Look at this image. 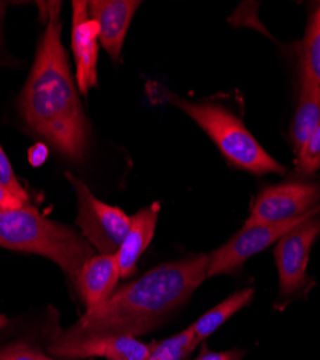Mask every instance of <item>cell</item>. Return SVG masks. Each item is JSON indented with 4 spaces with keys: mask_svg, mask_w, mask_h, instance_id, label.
Returning a JSON list of instances; mask_svg holds the SVG:
<instances>
[{
    "mask_svg": "<svg viewBox=\"0 0 320 360\" xmlns=\"http://www.w3.org/2000/svg\"><path fill=\"white\" fill-rule=\"evenodd\" d=\"M0 185H2L13 198H16L25 205H29V196L23 186L19 184V180L2 146H0Z\"/></svg>",
    "mask_w": 320,
    "mask_h": 360,
    "instance_id": "d6986e66",
    "label": "cell"
},
{
    "mask_svg": "<svg viewBox=\"0 0 320 360\" xmlns=\"http://www.w3.org/2000/svg\"><path fill=\"white\" fill-rule=\"evenodd\" d=\"M320 122V84L314 78L312 70L302 58V70H300V93L296 114L293 118L292 137L293 147L299 152L303 143L316 129Z\"/></svg>",
    "mask_w": 320,
    "mask_h": 360,
    "instance_id": "5bb4252c",
    "label": "cell"
},
{
    "mask_svg": "<svg viewBox=\"0 0 320 360\" xmlns=\"http://www.w3.org/2000/svg\"><path fill=\"white\" fill-rule=\"evenodd\" d=\"M320 205V185L302 180H290L261 192L245 222L250 225L281 224L296 219Z\"/></svg>",
    "mask_w": 320,
    "mask_h": 360,
    "instance_id": "52a82bcc",
    "label": "cell"
},
{
    "mask_svg": "<svg viewBox=\"0 0 320 360\" xmlns=\"http://www.w3.org/2000/svg\"><path fill=\"white\" fill-rule=\"evenodd\" d=\"M320 212V205L310 212L281 224L269 225H244L240 232L232 236L226 244L208 254V278L222 274H232L251 257L267 250L279 243L288 231L306 221L307 218Z\"/></svg>",
    "mask_w": 320,
    "mask_h": 360,
    "instance_id": "8992f818",
    "label": "cell"
},
{
    "mask_svg": "<svg viewBox=\"0 0 320 360\" xmlns=\"http://www.w3.org/2000/svg\"><path fill=\"white\" fill-rule=\"evenodd\" d=\"M254 298V290L245 288L241 291H237L224 302L208 310L205 314H202L193 324V335L198 342V345L203 340H207L214 332L236 313H238L241 309L247 307Z\"/></svg>",
    "mask_w": 320,
    "mask_h": 360,
    "instance_id": "9a60e30c",
    "label": "cell"
},
{
    "mask_svg": "<svg viewBox=\"0 0 320 360\" xmlns=\"http://www.w3.org/2000/svg\"><path fill=\"white\" fill-rule=\"evenodd\" d=\"M196 346L198 342L193 335V328L189 326L182 332L153 345L144 360H184Z\"/></svg>",
    "mask_w": 320,
    "mask_h": 360,
    "instance_id": "2e32d148",
    "label": "cell"
},
{
    "mask_svg": "<svg viewBox=\"0 0 320 360\" xmlns=\"http://www.w3.org/2000/svg\"><path fill=\"white\" fill-rule=\"evenodd\" d=\"M71 46L77 68V86L82 96L97 85L98 26L89 13V2L74 0Z\"/></svg>",
    "mask_w": 320,
    "mask_h": 360,
    "instance_id": "9c48e42d",
    "label": "cell"
},
{
    "mask_svg": "<svg viewBox=\"0 0 320 360\" xmlns=\"http://www.w3.org/2000/svg\"><path fill=\"white\" fill-rule=\"evenodd\" d=\"M22 206H25V203L13 198L2 185H0V209H16Z\"/></svg>",
    "mask_w": 320,
    "mask_h": 360,
    "instance_id": "7402d4cb",
    "label": "cell"
},
{
    "mask_svg": "<svg viewBox=\"0 0 320 360\" xmlns=\"http://www.w3.org/2000/svg\"><path fill=\"white\" fill-rule=\"evenodd\" d=\"M152 346L133 336H96L81 340L55 339L49 350L56 356L85 359L104 357L107 360H144Z\"/></svg>",
    "mask_w": 320,
    "mask_h": 360,
    "instance_id": "30bf717a",
    "label": "cell"
},
{
    "mask_svg": "<svg viewBox=\"0 0 320 360\" xmlns=\"http://www.w3.org/2000/svg\"><path fill=\"white\" fill-rule=\"evenodd\" d=\"M120 278V265L115 254H96L87 259L75 280L87 310H93L108 300Z\"/></svg>",
    "mask_w": 320,
    "mask_h": 360,
    "instance_id": "7c38bea8",
    "label": "cell"
},
{
    "mask_svg": "<svg viewBox=\"0 0 320 360\" xmlns=\"http://www.w3.org/2000/svg\"><path fill=\"white\" fill-rule=\"evenodd\" d=\"M302 58L312 70L314 78L320 84V5L310 19L306 37L303 41Z\"/></svg>",
    "mask_w": 320,
    "mask_h": 360,
    "instance_id": "e0dca14e",
    "label": "cell"
},
{
    "mask_svg": "<svg viewBox=\"0 0 320 360\" xmlns=\"http://www.w3.org/2000/svg\"><path fill=\"white\" fill-rule=\"evenodd\" d=\"M243 352L240 350H228V352H202L196 360H241Z\"/></svg>",
    "mask_w": 320,
    "mask_h": 360,
    "instance_id": "44dd1931",
    "label": "cell"
},
{
    "mask_svg": "<svg viewBox=\"0 0 320 360\" xmlns=\"http://www.w3.org/2000/svg\"><path fill=\"white\" fill-rule=\"evenodd\" d=\"M77 193V225L81 235L98 254H117L130 226V217L123 209L108 205L90 191L82 180L67 174Z\"/></svg>",
    "mask_w": 320,
    "mask_h": 360,
    "instance_id": "5b68a950",
    "label": "cell"
},
{
    "mask_svg": "<svg viewBox=\"0 0 320 360\" xmlns=\"http://www.w3.org/2000/svg\"><path fill=\"white\" fill-rule=\"evenodd\" d=\"M320 169V122L297 152L296 172L312 174Z\"/></svg>",
    "mask_w": 320,
    "mask_h": 360,
    "instance_id": "ac0fdd59",
    "label": "cell"
},
{
    "mask_svg": "<svg viewBox=\"0 0 320 360\" xmlns=\"http://www.w3.org/2000/svg\"><path fill=\"white\" fill-rule=\"evenodd\" d=\"M0 247L53 261L75 284L84 262L96 250L72 228L42 217L31 205L0 209Z\"/></svg>",
    "mask_w": 320,
    "mask_h": 360,
    "instance_id": "3957f363",
    "label": "cell"
},
{
    "mask_svg": "<svg viewBox=\"0 0 320 360\" xmlns=\"http://www.w3.org/2000/svg\"><path fill=\"white\" fill-rule=\"evenodd\" d=\"M160 214V203L155 202L130 217V226L117 251L122 278H129L136 273L141 254L152 243Z\"/></svg>",
    "mask_w": 320,
    "mask_h": 360,
    "instance_id": "4fadbf2b",
    "label": "cell"
},
{
    "mask_svg": "<svg viewBox=\"0 0 320 360\" xmlns=\"http://www.w3.org/2000/svg\"><path fill=\"white\" fill-rule=\"evenodd\" d=\"M141 2L136 0H93L89 13L98 26V42L113 61L120 58L132 19Z\"/></svg>",
    "mask_w": 320,
    "mask_h": 360,
    "instance_id": "8fae6325",
    "label": "cell"
},
{
    "mask_svg": "<svg viewBox=\"0 0 320 360\" xmlns=\"http://www.w3.org/2000/svg\"><path fill=\"white\" fill-rule=\"evenodd\" d=\"M320 235V212L288 231L274 250L281 295H293L309 284L307 264L312 247Z\"/></svg>",
    "mask_w": 320,
    "mask_h": 360,
    "instance_id": "ba28073f",
    "label": "cell"
},
{
    "mask_svg": "<svg viewBox=\"0 0 320 360\" xmlns=\"http://www.w3.org/2000/svg\"><path fill=\"white\" fill-rule=\"evenodd\" d=\"M41 6L46 26L20 94V112L26 124L64 158L82 162L90 133L61 41V4Z\"/></svg>",
    "mask_w": 320,
    "mask_h": 360,
    "instance_id": "6da1fadb",
    "label": "cell"
},
{
    "mask_svg": "<svg viewBox=\"0 0 320 360\" xmlns=\"http://www.w3.org/2000/svg\"><path fill=\"white\" fill-rule=\"evenodd\" d=\"M0 360H53L26 343H11L0 349Z\"/></svg>",
    "mask_w": 320,
    "mask_h": 360,
    "instance_id": "ffe728a7",
    "label": "cell"
},
{
    "mask_svg": "<svg viewBox=\"0 0 320 360\" xmlns=\"http://www.w3.org/2000/svg\"><path fill=\"white\" fill-rule=\"evenodd\" d=\"M208 254L166 262L114 291L103 304L87 310L58 340L148 333L181 307L208 278Z\"/></svg>",
    "mask_w": 320,
    "mask_h": 360,
    "instance_id": "7a4b0ae2",
    "label": "cell"
},
{
    "mask_svg": "<svg viewBox=\"0 0 320 360\" xmlns=\"http://www.w3.org/2000/svg\"><path fill=\"white\" fill-rule=\"evenodd\" d=\"M165 100L186 112L211 137L231 165L255 174L286 172L284 166L260 146L241 120L225 107L214 103H192L169 91H165Z\"/></svg>",
    "mask_w": 320,
    "mask_h": 360,
    "instance_id": "277c9868",
    "label": "cell"
}]
</instances>
